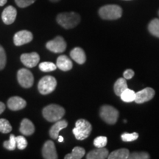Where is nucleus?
Returning <instances> with one entry per match:
<instances>
[{"instance_id": "f257e3e1", "label": "nucleus", "mask_w": 159, "mask_h": 159, "mask_svg": "<svg viewBox=\"0 0 159 159\" xmlns=\"http://www.w3.org/2000/svg\"><path fill=\"white\" fill-rule=\"evenodd\" d=\"M57 22L65 29L74 28L80 21V16L75 12L62 13L57 16Z\"/></svg>"}, {"instance_id": "f03ea898", "label": "nucleus", "mask_w": 159, "mask_h": 159, "mask_svg": "<svg viewBox=\"0 0 159 159\" xmlns=\"http://www.w3.org/2000/svg\"><path fill=\"white\" fill-rule=\"evenodd\" d=\"M65 112V109L63 107L56 104H51L43 109L42 114L44 119L48 122H55L63 118Z\"/></svg>"}, {"instance_id": "7ed1b4c3", "label": "nucleus", "mask_w": 159, "mask_h": 159, "mask_svg": "<svg viewBox=\"0 0 159 159\" xmlns=\"http://www.w3.org/2000/svg\"><path fill=\"white\" fill-rule=\"evenodd\" d=\"M92 130V127L90 122L85 119H78L75 123V128L72 130L73 134L77 140H84L88 138Z\"/></svg>"}, {"instance_id": "20e7f679", "label": "nucleus", "mask_w": 159, "mask_h": 159, "mask_svg": "<svg viewBox=\"0 0 159 159\" xmlns=\"http://www.w3.org/2000/svg\"><path fill=\"white\" fill-rule=\"evenodd\" d=\"M99 15L102 19H118L122 16V9L116 5H107L99 8Z\"/></svg>"}, {"instance_id": "39448f33", "label": "nucleus", "mask_w": 159, "mask_h": 159, "mask_svg": "<svg viewBox=\"0 0 159 159\" xmlns=\"http://www.w3.org/2000/svg\"><path fill=\"white\" fill-rule=\"evenodd\" d=\"M99 115L104 122L109 125H114L119 118V111L111 105H102L99 111Z\"/></svg>"}, {"instance_id": "423d86ee", "label": "nucleus", "mask_w": 159, "mask_h": 159, "mask_svg": "<svg viewBox=\"0 0 159 159\" xmlns=\"http://www.w3.org/2000/svg\"><path fill=\"white\" fill-rule=\"evenodd\" d=\"M57 86V80L54 77L47 75L39 80L38 89L39 92L43 95L50 94Z\"/></svg>"}, {"instance_id": "0eeeda50", "label": "nucleus", "mask_w": 159, "mask_h": 159, "mask_svg": "<svg viewBox=\"0 0 159 159\" xmlns=\"http://www.w3.org/2000/svg\"><path fill=\"white\" fill-rule=\"evenodd\" d=\"M17 79L19 84L25 89L30 88L34 83V77L27 69H21L18 71Z\"/></svg>"}, {"instance_id": "6e6552de", "label": "nucleus", "mask_w": 159, "mask_h": 159, "mask_svg": "<svg viewBox=\"0 0 159 159\" xmlns=\"http://www.w3.org/2000/svg\"><path fill=\"white\" fill-rule=\"evenodd\" d=\"M47 48L55 53H61L66 48V43L61 36H57L55 39L48 41L46 44Z\"/></svg>"}, {"instance_id": "1a4fd4ad", "label": "nucleus", "mask_w": 159, "mask_h": 159, "mask_svg": "<svg viewBox=\"0 0 159 159\" xmlns=\"http://www.w3.org/2000/svg\"><path fill=\"white\" fill-rule=\"evenodd\" d=\"M155 96V90L153 89L145 88L143 90H141L136 93V99L134 102L138 104H142V103L148 102L153 98Z\"/></svg>"}, {"instance_id": "9d476101", "label": "nucleus", "mask_w": 159, "mask_h": 159, "mask_svg": "<svg viewBox=\"0 0 159 159\" xmlns=\"http://www.w3.org/2000/svg\"><path fill=\"white\" fill-rule=\"evenodd\" d=\"M33 39L31 32L28 30H21L17 32L13 36V43L16 46H21L28 43Z\"/></svg>"}, {"instance_id": "9b49d317", "label": "nucleus", "mask_w": 159, "mask_h": 159, "mask_svg": "<svg viewBox=\"0 0 159 159\" xmlns=\"http://www.w3.org/2000/svg\"><path fill=\"white\" fill-rule=\"evenodd\" d=\"M42 156L45 159H57L58 158L55 144L52 141H47L42 148Z\"/></svg>"}, {"instance_id": "f8f14e48", "label": "nucleus", "mask_w": 159, "mask_h": 159, "mask_svg": "<svg viewBox=\"0 0 159 159\" xmlns=\"http://www.w3.org/2000/svg\"><path fill=\"white\" fill-rule=\"evenodd\" d=\"M21 61L25 66L33 68L39 63V55L37 52L25 53L21 55Z\"/></svg>"}, {"instance_id": "ddd939ff", "label": "nucleus", "mask_w": 159, "mask_h": 159, "mask_svg": "<svg viewBox=\"0 0 159 159\" xmlns=\"http://www.w3.org/2000/svg\"><path fill=\"white\" fill-rule=\"evenodd\" d=\"M17 16V11L13 6H7L2 13V19L5 25H9L15 21Z\"/></svg>"}, {"instance_id": "4468645a", "label": "nucleus", "mask_w": 159, "mask_h": 159, "mask_svg": "<svg viewBox=\"0 0 159 159\" xmlns=\"http://www.w3.org/2000/svg\"><path fill=\"white\" fill-rule=\"evenodd\" d=\"M27 102L20 97H12L7 101V107L12 111H19L25 108Z\"/></svg>"}, {"instance_id": "2eb2a0df", "label": "nucleus", "mask_w": 159, "mask_h": 159, "mask_svg": "<svg viewBox=\"0 0 159 159\" xmlns=\"http://www.w3.org/2000/svg\"><path fill=\"white\" fill-rule=\"evenodd\" d=\"M67 125H68V122L66 120L60 119V120L57 121L51 127L50 130H49V136L52 139H57L59 136L60 131L66 128Z\"/></svg>"}, {"instance_id": "dca6fc26", "label": "nucleus", "mask_w": 159, "mask_h": 159, "mask_svg": "<svg viewBox=\"0 0 159 159\" xmlns=\"http://www.w3.org/2000/svg\"><path fill=\"white\" fill-rule=\"evenodd\" d=\"M57 68L63 71H67L72 69V62L66 55H61L57 57L56 63Z\"/></svg>"}, {"instance_id": "f3484780", "label": "nucleus", "mask_w": 159, "mask_h": 159, "mask_svg": "<svg viewBox=\"0 0 159 159\" xmlns=\"http://www.w3.org/2000/svg\"><path fill=\"white\" fill-rule=\"evenodd\" d=\"M20 132L25 136H30L35 132V126L28 119H24L19 128Z\"/></svg>"}, {"instance_id": "a211bd4d", "label": "nucleus", "mask_w": 159, "mask_h": 159, "mask_svg": "<svg viewBox=\"0 0 159 159\" xmlns=\"http://www.w3.org/2000/svg\"><path fill=\"white\" fill-rule=\"evenodd\" d=\"M70 56L75 62L79 64H83L86 61V56L84 50L80 47H75L70 52Z\"/></svg>"}, {"instance_id": "6ab92c4d", "label": "nucleus", "mask_w": 159, "mask_h": 159, "mask_svg": "<svg viewBox=\"0 0 159 159\" xmlns=\"http://www.w3.org/2000/svg\"><path fill=\"white\" fill-rule=\"evenodd\" d=\"M109 155L108 150L106 148H97L96 150H91L87 154V159H105L108 158Z\"/></svg>"}, {"instance_id": "aec40b11", "label": "nucleus", "mask_w": 159, "mask_h": 159, "mask_svg": "<svg viewBox=\"0 0 159 159\" xmlns=\"http://www.w3.org/2000/svg\"><path fill=\"white\" fill-rule=\"evenodd\" d=\"M130 152L128 149L122 148L113 151L111 154L108 155V159H127L128 158Z\"/></svg>"}, {"instance_id": "412c9836", "label": "nucleus", "mask_w": 159, "mask_h": 159, "mask_svg": "<svg viewBox=\"0 0 159 159\" xmlns=\"http://www.w3.org/2000/svg\"><path fill=\"white\" fill-rule=\"evenodd\" d=\"M127 89H128V84H127L126 79H125L124 77L123 78H119L117 80L114 86L115 94L119 97L122 94L123 91Z\"/></svg>"}, {"instance_id": "4be33fe9", "label": "nucleus", "mask_w": 159, "mask_h": 159, "mask_svg": "<svg viewBox=\"0 0 159 159\" xmlns=\"http://www.w3.org/2000/svg\"><path fill=\"white\" fill-rule=\"evenodd\" d=\"M85 151L80 147H75L72 150L71 153L67 154L64 157L65 159H81L85 156Z\"/></svg>"}, {"instance_id": "5701e85b", "label": "nucleus", "mask_w": 159, "mask_h": 159, "mask_svg": "<svg viewBox=\"0 0 159 159\" xmlns=\"http://www.w3.org/2000/svg\"><path fill=\"white\" fill-rule=\"evenodd\" d=\"M120 97L125 102H134L135 99H136V92L128 88L123 91L122 94L120 95Z\"/></svg>"}, {"instance_id": "b1692460", "label": "nucleus", "mask_w": 159, "mask_h": 159, "mask_svg": "<svg viewBox=\"0 0 159 159\" xmlns=\"http://www.w3.org/2000/svg\"><path fill=\"white\" fill-rule=\"evenodd\" d=\"M148 30L152 35L159 38V19H152L149 24Z\"/></svg>"}, {"instance_id": "393cba45", "label": "nucleus", "mask_w": 159, "mask_h": 159, "mask_svg": "<svg viewBox=\"0 0 159 159\" xmlns=\"http://www.w3.org/2000/svg\"><path fill=\"white\" fill-rule=\"evenodd\" d=\"M40 70L43 72H50V71H55L57 69V66L52 62H42L39 64Z\"/></svg>"}, {"instance_id": "a878e982", "label": "nucleus", "mask_w": 159, "mask_h": 159, "mask_svg": "<svg viewBox=\"0 0 159 159\" xmlns=\"http://www.w3.org/2000/svg\"><path fill=\"white\" fill-rule=\"evenodd\" d=\"M4 148L8 150H14L16 148V136L13 134L10 136V139L8 141H5L3 143Z\"/></svg>"}, {"instance_id": "bb28decb", "label": "nucleus", "mask_w": 159, "mask_h": 159, "mask_svg": "<svg viewBox=\"0 0 159 159\" xmlns=\"http://www.w3.org/2000/svg\"><path fill=\"white\" fill-rule=\"evenodd\" d=\"M12 126L5 119H0V132L2 134H8L12 130Z\"/></svg>"}, {"instance_id": "cd10ccee", "label": "nucleus", "mask_w": 159, "mask_h": 159, "mask_svg": "<svg viewBox=\"0 0 159 159\" xmlns=\"http://www.w3.org/2000/svg\"><path fill=\"white\" fill-rule=\"evenodd\" d=\"M122 140L125 142H130L136 141L139 138V134L137 133L134 132L132 134H128V133H124L121 136Z\"/></svg>"}, {"instance_id": "c85d7f7f", "label": "nucleus", "mask_w": 159, "mask_h": 159, "mask_svg": "<svg viewBox=\"0 0 159 159\" xmlns=\"http://www.w3.org/2000/svg\"><path fill=\"white\" fill-rule=\"evenodd\" d=\"M108 142V139L105 136H98L94 140V144L97 148H105Z\"/></svg>"}, {"instance_id": "c756f323", "label": "nucleus", "mask_w": 159, "mask_h": 159, "mask_svg": "<svg viewBox=\"0 0 159 159\" xmlns=\"http://www.w3.org/2000/svg\"><path fill=\"white\" fill-rule=\"evenodd\" d=\"M150 158L149 154L145 152H134L129 154L128 156L130 159H149Z\"/></svg>"}, {"instance_id": "7c9ffc66", "label": "nucleus", "mask_w": 159, "mask_h": 159, "mask_svg": "<svg viewBox=\"0 0 159 159\" xmlns=\"http://www.w3.org/2000/svg\"><path fill=\"white\" fill-rule=\"evenodd\" d=\"M16 146L19 150H25L27 146V141L25 137L22 136H19L16 137Z\"/></svg>"}, {"instance_id": "2f4dec72", "label": "nucleus", "mask_w": 159, "mask_h": 159, "mask_svg": "<svg viewBox=\"0 0 159 159\" xmlns=\"http://www.w3.org/2000/svg\"><path fill=\"white\" fill-rule=\"evenodd\" d=\"M36 0H15L16 4L21 8L28 7V6L33 5Z\"/></svg>"}, {"instance_id": "473e14b6", "label": "nucleus", "mask_w": 159, "mask_h": 159, "mask_svg": "<svg viewBox=\"0 0 159 159\" xmlns=\"http://www.w3.org/2000/svg\"><path fill=\"white\" fill-rule=\"evenodd\" d=\"M6 65V54L5 49L0 45V70L5 68Z\"/></svg>"}, {"instance_id": "72a5a7b5", "label": "nucleus", "mask_w": 159, "mask_h": 159, "mask_svg": "<svg viewBox=\"0 0 159 159\" xmlns=\"http://www.w3.org/2000/svg\"><path fill=\"white\" fill-rule=\"evenodd\" d=\"M134 71L132 69H127L126 71L123 73V76H124V78L126 80H130L133 78V77L134 76Z\"/></svg>"}, {"instance_id": "f704fd0d", "label": "nucleus", "mask_w": 159, "mask_h": 159, "mask_svg": "<svg viewBox=\"0 0 159 159\" xmlns=\"http://www.w3.org/2000/svg\"><path fill=\"white\" fill-rule=\"evenodd\" d=\"M5 110V105L2 102H0V114L2 113Z\"/></svg>"}, {"instance_id": "c9c22d12", "label": "nucleus", "mask_w": 159, "mask_h": 159, "mask_svg": "<svg viewBox=\"0 0 159 159\" xmlns=\"http://www.w3.org/2000/svg\"><path fill=\"white\" fill-rule=\"evenodd\" d=\"M7 0H0V6H4L7 3Z\"/></svg>"}, {"instance_id": "e433bc0d", "label": "nucleus", "mask_w": 159, "mask_h": 159, "mask_svg": "<svg viewBox=\"0 0 159 159\" xmlns=\"http://www.w3.org/2000/svg\"><path fill=\"white\" fill-rule=\"evenodd\" d=\"M58 142H63V140H64V139H63V137L62 136H58Z\"/></svg>"}, {"instance_id": "4c0bfd02", "label": "nucleus", "mask_w": 159, "mask_h": 159, "mask_svg": "<svg viewBox=\"0 0 159 159\" xmlns=\"http://www.w3.org/2000/svg\"><path fill=\"white\" fill-rule=\"evenodd\" d=\"M51 2H59L60 0H50Z\"/></svg>"}, {"instance_id": "58836bf2", "label": "nucleus", "mask_w": 159, "mask_h": 159, "mask_svg": "<svg viewBox=\"0 0 159 159\" xmlns=\"http://www.w3.org/2000/svg\"><path fill=\"white\" fill-rule=\"evenodd\" d=\"M124 122H125V123H126V122H127V120H126V119H125V120H124Z\"/></svg>"}, {"instance_id": "ea45409f", "label": "nucleus", "mask_w": 159, "mask_h": 159, "mask_svg": "<svg viewBox=\"0 0 159 159\" xmlns=\"http://www.w3.org/2000/svg\"><path fill=\"white\" fill-rule=\"evenodd\" d=\"M158 14H159V12H158Z\"/></svg>"}]
</instances>
